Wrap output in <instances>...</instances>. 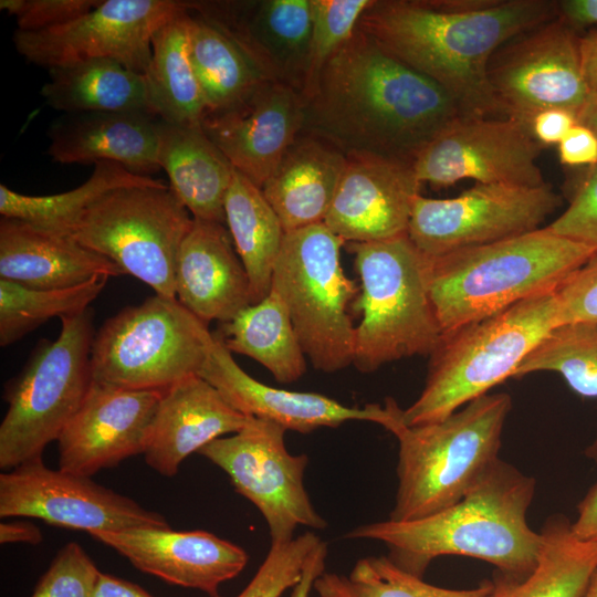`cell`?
Segmentation results:
<instances>
[{
	"label": "cell",
	"mask_w": 597,
	"mask_h": 597,
	"mask_svg": "<svg viewBox=\"0 0 597 597\" xmlns=\"http://www.w3.org/2000/svg\"><path fill=\"white\" fill-rule=\"evenodd\" d=\"M145 78L151 111L158 118L169 124L201 127L208 109L190 62L187 8L153 36L151 60Z\"/></svg>",
	"instance_id": "obj_32"
},
{
	"label": "cell",
	"mask_w": 597,
	"mask_h": 597,
	"mask_svg": "<svg viewBox=\"0 0 597 597\" xmlns=\"http://www.w3.org/2000/svg\"><path fill=\"white\" fill-rule=\"evenodd\" d=\"M90 535L137 569L211 597L218 596L223 582L241 573L249 558L242 547L206 531L142 526Z\"/></svg>",
	"instance_id": "obj_22"
},
{
	"label": "cell",
	"mask_w": 597,
	"mask_h": 597,
	"mask_svg": "<svg viewBox=\"0 0 597 597\" xmlns=\"http://www.w3.org/2000/svg\"><path fill=\"white\" fill-rule=\"evenodd\" d=\"M324 547L326 543L313 532L286 543L271 544L255 575L235 597H281L301 582L312 559Z\"/></svg>",
	"instance_id": "obj_41"
},
{
	"label": "cell",
	"mask_w": 597,
	"mask_h": 597,
	"mask_svg": "<svg viewBox=\"0 0 597 597\" xmlns=\"http://www.w3.org/2000/svg\"><path fill=\"white\" fill-rule=\"evenodd\" d=\"M186 3L230 36L268 80L302 91L312 34V0Z\"/></svg>",
	"instance_id": "obj_20"
},
{
	"label": "cell",
	"mask_w": 597,
	"mask_h": 597,
	"mask_svg": "<svg viewBox=\"0 0 597 597\" xmlns=\"http://www.w3.org/2000/svg\"><path fill=\"white\" fill-rule=\"evenodd\" d=\"M578 515L572 523L573 534L580 541L597 543V483L577 506Z\"/></svg>",
	"instance_id": "obj_48"
},
{
	"label": "cell",
	"mask_w": 597,
	"mask_h": 597,
	"mask_svg": "<svg viewBox=\"0 0 597 597\" xmlns=\"http://www.w3.org/2000/svg\"><path fill=\"white\" fill-rule=\"evenodd\" d=\"M320 597H489L492 582L469 589H450L426 583L396 566L387 556H368L348 576L323 573L313 583Z\"/></svg>",
	"instance_id": "obj_38"
},
{
	"label": "cell",
	"mask_w": 597,
	"mask_h": 597,
	"mask_svg": "<svg viewBox=\"0 0 597 597\" xmlns=\"http://www.w3.org/2000/svg\"><path fill=\"white\" fill-rule=\"evenodd\" d=\"M345 243L324 222L286 232L272 276L271 290L284 302L305 356L325 373L354 362L348 306L359 287L341 264Z\"/></svg>",
	"instance_id": "obj_8"
},
{
	"label": "cell",
	"mask_w": 597,
	"mask_h": 597,
	"mask_svg": "<svg viewBox=\"0 0 597 597\" xmlns=\"http://www.w3.org/2000/svg\"><path fill=\"white\" fill-rule=\"evenodd\" d=\"M327 547L320 551L307 566L301 582L294 586L291 597H307L314 580L324 573Z\"/></svg>",
	"instance_id": "obj_53"
},
{
	"label": "cell",
	"mask_w": 597,
	"mask_h": 597,
	"mask_svg": "<svg viewBox=\"0 0 597 597\" xmlns=\"http://www.w3.org/2000/svg\"><path fill=\"white\" fill-rule=\"evenodd\" d=\"M42 541L40 528L29 521H2L0 523V543H27L36 545Z\"/></svg>",
	"instance_id": "obj_51"
},
{
	"label": "cell",
	"mask_w": 597,
	"mask_h": 597,
	"mask_svg": "<svg viewBox=\"0 0 597 597\" xmlns=\"http://www.w3.org/2000/svg\"><path fill=\"white\" fill-rule=\"evenodd\" d=\"M383 427L398 440L392 521H412L457 503L499 459L512 398L485 394L446 419L408 426L395 399L385 400Z\"/></svg>",
	"instance_id": "obj_5"
},
{
	"label": "cell",
	"mask_w": 597,
	"mask_h": 597,
	"mask_svg": "<svg viewBox=\"0 0 597 597\" xmlns=\"http://www.w3.org/2000/svg\"><path fill=\"white\" fill-rule=\"evenodd\" d=\"M488 77L503 116L528 127L545 109L563 108L576 115L590 94L579 36L559 17L500 46L490 59Z\"/></svg>",
	"instance_id": "obj_14"
},
{
	"label": "cell",
	"mask_w": 597,
	"mask_h": 597,
	"mask_svg": "<svg viewBox=\"0 0 597 597\" xmlns=\"http://www.w3.org/2000/svg\"><path fill=\"white\" fill-rule=\"evenodd\" d=\"M101 0H1L20 31H41L69 23L96 8Z\"/></svg>",
	"instance_id": "obj_44"
},
{
	"label": "cell",
	"mask_w": 597,
	"mask_h": 597,
	"mask_svg": "<svg viewBox=\"0 0 597 597\" xmlns=\"http://www.w3.org/2000/svg\"><path fill=\"white\" fill-rule=\"evenodd\" d=\"M186 8V1L177 0H102L88 13L63 25L30 32L17 29L12 42L29 62L48 70L112 59L145 75L153 36Z\"/></svg>",
	"instance_id": "obj_15"
},
{
	"label": "cell",
	"mask_w": 597,
	"mask_h": 597,
	"mask_svg": "<svg viewBox=\"0 0 597 597\" xmlns=\"http://www.w3.org/2000/svg\"><path fill=\"white\" fill-rule=\"evenodd\" d=\"M121 270L69 234L24 220L0 219V279L31 289H65Z\"/></svg>",
	"instance_id": "obj_27"
},
{
	"label": "cell",
	"mask_w": 597,
	"mask_h": 597,
	"mask_svg": "<svg viewBox=\"0 0 597 597\" xmlns=\"http://www.w3.org/2000/svg\"><path fill=\"white\" fill-rule=\"evenodd\" d=\"M305 101L295 87L266 81L201 124L234 169L262 187L303 129Z\"/></svg>",
	"instance_id": "obj_19"
},
{
	"label": "cell",
	"mask_w": 597,
	"mask_h": 597,
	"mask_svg": "<svg viewBox=\"0 0 597 597\" xmlns=\"http://www.w3.org/2000/svg\"><path fill=\"white\" fill-rule=\"evenodd\" d=\"M176 298L205 324L252 305L249 276L223 223L193 219L176 261Z\"/></svg>",
	"instance_id": "obj_24"
},
{
	"label": "cell",
	"mask_w": 597,
	"mask_h": 597,
	"mask_svg": "<svg viewBox=\"0 0 597 597\" xmlns=\"http://www.w3.org/2000/svg\"><path fill=\"white\" fill-rule=\"evenodd\" d=\"M198 376L243 415L270 420L300 433H310L321 427L335 428L352 420L381 426L387 415L385 405L349 407L321 394L292 391L260 383L238 365L218 333L213 334V343Z\"/></svg>",
	"instance_id": "obj_23"
},
{
	"label": "cell",
	"mask_w": 597,
	"mask_h": 597,
	"mask_svg": "<svg viewBox=\"0 0 597 597\" xmlns=\"http://www.w3.org/2000/svg\"><path fill=\"white\" fill-rule=\"evenodd\" d=\"M559 325L597 323V251L556 290Z\"/></svg>",
	"instance_id": "obj_45"
},
{
	"label": "cell",
	"mask_w": 597,
	"mask_h": 597,
	"mask_svg": "<svg viewBox=\"0 0 597 597\" xmlns=\"http://www.w3.org/2000/svg\"><path fill=\"white\" fill-rule=\"evenodd\" d=\"M346 165L337 147L301 132L261 187L285 233L324 222Z\"/></svg>",
	"instance_id": "obj_28"
},
{
	"label": "cell",
	"mask_w": 597,
	"mask_h": 597,
	"mask_svg": "<svg viewBox=\"0 0 597 597\" xmlns=\"http://www.w3.org/2000/svg\"><path fill=\"white\" fill-rule=\"evenodd\" d=\"M543 146L531 128L511 117L461 116L418 155V181L448 187L463 179L476 184L536 188L546 185L537 165Z\"/></svg>",
	"instance_id": "obj_16"
},
{
	"label": "cell",
	"mask_w": 597,
	"mask_h": 597,
	"mask_svg": "<svg viewBox=\"0 0 597 597\" xmlns=\"http://www.w3.org/2000/svg\"><path fill=\"white\" fill-rule=\"evenodd\" d=\"M547 227L597 250V165L577 185L566 210Z\"/></svg>",
	"instance_id": "obj_43"
},
{
	"label": "cell",
	"mask_w": 597,
	"mask_h": 597,
	"mask_svg": "<svg viewBox=\"0 0 597 597\" xmlns=\"http://www.w3.org/2000/svg\"><path fill=\"white\" fill-rule=\"evenodd\" d=\"M55 341H41L3 398L9 407L0 425V469L39 457L56 441L82 405L91 385L93 311L63 316Z\"/></svg>",
	"instance_id": "obj_9"
},
{
	"label": "cell",
	"mask_w": 597,
	"mask_h": 597,
	"mask_svg": "<svg viewBox=\"0 0 597 597\" xmlns=\"http://www.w3.org/2000/svg\"><path fill=\"white\" fill-rule=\"evenodd\" d=\"M226 224L250 281L252 304L265 298L285 231L260 187L234 170L224 199Z\"/></svg>",
	"instance_id": "obj_33"
},
{
	"label": "cell",
	"mask_w": 597,
	"mask_h": 597,
	"mask_svg": "<svg viewBox=\"0 0 597 597\" xmlns=\"http://www.w3.org/2000/svg\"><path fill=\"white\" fill-rule=\"evenodd\" d=\"M558 325L554 291L442 334L429 355L423 389L402 409L404 422L422 426L441 421L514 378L522 362Z\"/></svg>",
	"instance_id": "obj_6"
},
{
	"label": "cell",
	"mask_w": 597,
	"mask_h": 597,
	"mask_svg": "<svg viewBox=\"0 0 597 597\" xmlns=\"http://www.w3.org/2000/svg\"><path fill=\"white\" fill-rule=\"evenodd\" d=\"M557 146L564 165H597V135L585 125L577 123Z\"/></svg>",
	"instance_id": "obj_46"
},
{
	"label": "cell",
	"mask_w": 597,
	"mask_h": 597,
	"mask_svg": "<svg viewBox=\"0 0 597 597\" xmlns=\"http://www.w3.org/2000/svg\"><path fill=\"white\" fill-rule=\"evenodd\" d=\"M582 597H597V570L593 575L590 583Z\"/></svg>",
	"instance_id": "obj_55"
},
{
	"label": "cell",
	"mask_w": 597,
	"mask_h": 597,
	"mask_svg": "<svg viewBox=\"0 0 597 597\" xmlns=\"http://www.w3.org/2000/svg\"><path fill=\"white\" fill-rule=\"evenodd\" d=\"M577 122L597 135V92H590L584 105L576 113Z\"/></svg>",
	"instance_id": "obj_54"
},
{
	"label": "cell",
	"mask_w": 597,
	"mask_h": 597,
	"mask_svg": "<svg viewBox=\"0 0 597 597\" xmlns=\"http://www.w3.org/2000/svg\"><path fill=\"white\" fill-rule=\"evenodd\" d=\"M595 251L546 226L430 259L429 292L442 334L556 291Z\"/></svg>",
	"instance_id": "obj_4"
},
{
	"label": "cell",
	"mask_w": 597,
	"mask_h": 597,
	"mask_svg": "<svg viewBox=\"0 0 597 597\" xmlns=\"http://www.w3.org/2000/svg\"><path fill=\"white\" fill-rule=\"evenodd\" d=\"M558 17L573 29L597 25V0H563Z\"/></svg>",
	"instance_id": "obj_49"
},
{
	"label": "cell",
	"mask_w": 597,
	"mask_h": 597,
	"mask_svg": "<svg viewBox=\"0 0 597 597\" xmlns=\"http://www.w3.org/2000/svg\"><path fill=\"white\" fill-rule=\"evenodd\" d=\"M251 417L234 409L211 384L191 376L163 391L145 462L171 478L191 453L227 433H237Z\"/></svg>",
	"instance_id": "obj_25"
},
{
	"label": "cell",
	"mask_w": 597,
	"mask_h": 597,
	"mask_svg": "<svg viewBox=\"0 0 597 597\" xmlns=\"http://www.w3.org/2000/svg\"><path fill=\"white\" fill-rule=\"evenodd\" d=\"M412 165L370 154L347 165L324 223L345 242H373L407 233L420 195Z\"/></svg>",
	"instance_id": "obj_21"
},
{
	"label": "cell",
	"mask_w": 597,
	"mask_h": 597,
	"mask_svg": "<svg viewBox=\"0 0 597 597\" xmlns=\"http://www.w3.org/2000/svg\"><path fill=\"white\" fill-rule=\"evenodd\" d=\"M0 516L31 517L69 530L169 527L165 516L91 478L48 468L42 457L0 474Z\"/></svg>",
	"instance_id": "obj_17"
},
{
	"label": "cell",
	"mask_w": 597,
	"mask_h": 597,
	"mask_svg": "<svg viewBox=\"0 0 597 597\" xmlns=\"http://www.w3.org/2000/svg\"><path fill=\"white\" fill-rule=\"evenodd\" d=\"M542 546L534 569L515 579L496 572L489 597H582L597 570V543L578 540L563 514L541 528Z\"/></svg>",
	"instance_id": "obj_31"
},
{
	"label": "cell",
	"mask_w": 597,
	"mask_h": 597,
	"mask_svg": "<svg viewBox=\"0 0 597 597\" xmlns=\"http://www.w3.org/2000/svg\"><path fill=\"white\" fill-rule=\"evenodd\" d=\"M107 275L65 289H31L0 279V345L15 343L53 317L81 313L104 290Z\"/></svg>",
	"instance_id": "obj_37"
},
{
	"label": "cell",
	"mask_w": 597,
	"mask_h": 597,
	"mask_svg": "<svg viewBox=\"0 0 597 597\" xmlns=\"http://www.w3.org/2000/svg\"><path fill=\"white\" fill-rule=\"evenodd\" d=\"M218 334L231 353L253 358L279 383L296 381L306 370V356L289 311L273 290L223 323Z\"/></svg>",
	"instance_id": "obj_34"
},
{
	"label": "cell",
	"mask_w": 597,
	"mask_h": 597,
	"mask_svg": "<svg viewBox=\"0 0 597 597\" xmlns=\"http://www.w3.org/2000/svg\"><path fill=\"white\" fill-rule=\"evenodd\" d=\"M582 69L590 92H597V29L579 36Z\"/></svg>",
	"instance_id": "obj_52"
},
{
	"label": "cell",
	"mask_w": 597,
	"mask_h": 597,
	"mask_svg": "<svg viewBox=\"0 0 597 597\" xmlns=\"http://www.w3.org/2000/svg\"><path fill=\"white\" fill-rule=\"evenodd\" d=\"M213 343L208 325L177 298L155 294L107 318L91 348L92 380L164 391L200 373Z\"/></svg>",
	"instance_id": "obj_10"
},
{
	"label": "cell",
	"mask_w": 597,
	"mask_h": 597,
	"mask_svg": "<svg viewBox=\"0 0 597 597\" xmlns=\"http://www.w3.org/2000/svg\"><path fill=\"white\" fill-rule=\"evenodd\" d=\"M562 205L546 184L526 188L475 184L459 196L415 198L408 226L413 244L429 259L524 234Z\"/></svg>",
	"instance_id": "obj_13"
},
{
	"label": "cell",
	"mask_w": 597,
	"mask_h": 597,
	"mask_svg": "<svg viewBox=\"0 0 597 597\" xmlns=\"http://www.w3.org/2000/svg\"><path fill=\"white\" fill-rule=\"evenodd\" d=\"M45 103L63 113L144 112L153 114L144 74L112 59H91L48 70ZM156 116V115H155Z\"/></svg>",
	"instance_id": "obj_30"
},
{
	"label": "cell",
	"mask_w": 597,
	"mask_h": 597,
	"mask_svg": "<svg viewBox=\"0 0 597 597\" xmlns=\"http://www.w3.org/2000/svg\"><path fill=\"white\" fill-rule=\"evenodd\" d=\"M161 395L92 380L82 405L56 440L59 469L91 478L143 454Z\"/></svg>",
	"instance_id": "obj_18"
},
{
	"label": "cell",
	"mask_w": 597,
	"mask_h": 597,
	"mask_svg": "<svg viewBox=\"0 0 597 597\" xmlns=\"http://www.w3.org/2000/svg\"><path fill=\"white\" fill-rule=\"evenodd\" d=\"M304 113L302 133L346 156L370 154L409 165L464 116L443 87L358 28L322 70Z\"/></svg>",
	"instance_id": "obj_1"
},
{
	"label": "cell",
	"mask_w": 597,
	"mask_h": 597,
	"mask_svg": "<svg viewBox=\"0 0 597 597\" xmlns=\"http://www.w3.org/2000/svg\"><path fill=\"white\" fill-rule=\"evenodd\" d=\"M161 180L137 175L113 161H97L90 178L75 189L49 196L19 193L0 185L1 217L15 218L69 234L82 214L104 195L127 186H157Z\"/></svg>",
	"instance_id": "obj_36"
},
{
	"label": "cell",
	"mask_w": 597,
	"mask_h": 597,
	"mask_svg": "<svg viewBox=\"0 0 597 597\" xmlns=\"http://www.w3.org/2000/svg\"><path fill=\"white\" fill-rule=\"evenodd\" d=\"M159 118L144 112L63 113L49 127V156L60 164L113 161L148 176L158 164Z\"/></svg>",
	"instance_id": "obj_26"
},
{
	"label": "cell",
	"mask_w": 597,
	"mask_h": 597,
	"mask_svg": "<svg viewBox=\"0 0 597 597\" xmlns=\"http://www.w3.org/2000/svg\"><path fill=\"white\" fill-rule=\"evenodd\" d=\"M355 256L360 289L353 308L356 326L353 364L363 373L415 355H430L442 329L429 292L431 260L408 233L381 241L346 242Z\"/></svg>",
	"instance_id": "obj_7"
},
{
	"label": "cell",
	"mask_w": 597,
	"mask_h": 597,
	"mask_svg": "<svg viewBox=\"0 0 597 597\" xmlns=\"http://www.w3.org/2000/svg\"><path fill=\"white\" fill-rule=\"evenodd\" d=\"M101 572L75 542L64 545L31 597H92Z\"/></svg>",
	"instance_id": "obj_42"
},
{
	"label": "cell",
	"mask_w": 597,
	"mask_h": 597,
	"mask_svg": "<svg viewBox=\"0 0 597 597\" xmlns=\"http://www.w3.org/2000/svg\"><path fill=\"white\" fill-rule=\"evenodd\" d=\"M576 115L563 108H549L537 113L530 125L534 138L544 147L558 145L577 124Z\"/></svg>",
	"instance_id": "obj_47"
},
{
	"label": "cell",
	"mask_w": 597,
	"mask_h": 597,
	"mask_svg": "<svg viewBox=\"0 0 597 597\" xmlns=\"http://www.w3.org/2000/svg\"><path fill=\"white\" fill-rule=\"evenodd\" d=\"M557 17L551 0H373L357 28L443 87L464 116L504 117L488 77L490 59Z\"/></svg>",
	"instance_id": "obj_2"
},
{
	"label": "cell",
	"mask_w": 597,
	"mask_h": 597,
	"mask_svg": "<svg viewBox=\"0 0 597 597\" xmlns=\"http://www.w3.org/2000/svg\"><path fill=\"white\" fill-rule=\"evenodd\" d=\"M92 597H153L138 585L101 573Z\"/></svg>",
	"instance_id": "obj_50"
},
{
	"label": "cell",
	"mask_w": 597,
	"mask_h": 597,
	"mask_svg": "<svg viewBox=\"0 0 597 597\" xmlns=\"http://www.w3.org/2000/svg\"><path fill=\"white\" fill-rule=\"evenodd\" d=\"M187 10L189 56L206 100L207 114L233 106L270 81L230 36Z\"/></svg>",
	"instance_id": "obj_35"
},
{
	"label": "cell",
	"mask_w": 597,
	"mask_h": 597,
	"mask_svg": "<svg viewBox=\"0 0 597 597\" xmlns=\"http://www.w3.org/2000/svg\"><path fill=\"white\" fill-rule=\"evenodd\" d=\"M157 157L170 190L193 219L226 224L224 199L235 169L202 127L159 118Z\"/></svg>",
	"instance_id": "obj_29"
},
{
	"label": "cell",
	"mask_w": 597,
	"mask_h": 597,
	"mask_svg": "<svg viewBox=\"0 0 597 597\" xmlns=\"http://www.w3.org/2000/svg\"><path fill=\"white\" fill-rule=\"evenodd\" d=\"M373 0H312V34L301 91L304 101L314 92L331 57L353 36Z\"/></svg>",
	"instance_id": "obj_40"
},
{
	"label": "cell",
	"mask_w": 597,
	"mask_h": 597,
	"mask_svg": "<svg viewBox=\"0 0 597 597\" xmlns=\"http://www.w3.org/2000/svg\"><path fill=\"white\" fill-rule=\"evenodd\" d=\"M536 481L498 459L454 504L412 521H379L345 534L346 538L379 541L387 557L402 570L423 578L440 556H465L495 566L515 579L535 567L541 532L527 523Z\"/></svg>",
	"instance_id": "obj_3"
},
{
	"label": "cell",
	"mask_w": 597,
	"mask_h": 597,
	"mask_svg": "<svg viewBox=\"0 0 597 597\" xmlns=\"http://www.w3.org/2000/svg\"><path fill=\"white\" fill-rule=\"evenodd\" d=\"M285 431L273 421L251 417L240 431L198 452L222 469L234 490L256 506L271 544L292 541L297 526L322 530L327 525L304 486L308 458L286 450Z\"/></svg>",
	"instance_id": "obj_12"
},
{
	"label": "cell",
	"mask_w": 597,
	"mask_h": 597,
	"mask_svg": "<svg viewBox=\"0 0 597 597\" xmlns=\"http://www.w3.org/2000/svg\"><path fill=\"white\" fill-rule=\"evenodd\" d=\"M193 218L168 186H127L94 202L70 235L123 274L176 298V261Z\"/></svg>",
	"instance_id": "obj_11"
},
{
	"label": "cell",
	"mask_w": 597,
	"mask_h": 597,
	"mask_svg": "<svg viewBox=\"0 0 597 597\" xmlns=\"http://www.w3.org/2000/svg\"><path fill=\"white\" fill-rule=\"evenodd\" d=\"M535 371L559 374L583 397H597V323L556 326L519 366L514 378ZM597 459V437L587 449Z\"/></svg>",
	"instance_id": "obj_39"
}]
</instances>
